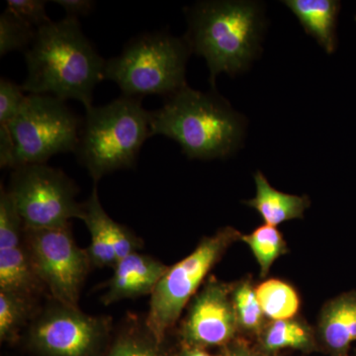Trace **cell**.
<instances>
[{
    "label": "cell",
    "mask_w": 356,
    "mask_h": 356,
    "mask_svg": "<svg viewBox=\"0 0 356 356\" xmlns=\"http://www.w3.org/2000/svg\"><path fill=\"white\" fill-rule=\"evenodd\" d=\"M305 31L317 40L327 54L337 48V20L339 4L336 0H286Z\"/></svg>",
    "instance_id": "16"
},
{
    "label": "cell",
    "mask_w": 356,
    "mask_h": 356,
    "mask_svg": "<svg viewBox=\"0 0 356 356\" xmlns=\"http://www.w3.org/2000/svg\"><path fill=\"white\" fill-rule=\"evenodd\" d=\"M53 2L63 7L67 16L74 18L88 15L95 6V2L91 0H54Z\"/></svg>",
    "instance_id": "28"
},
{
    "label": "cell",
    "mask_w": 356,
    "mask_h": 356,
    "mask_svg": "<svg viewBox=\"0 0 356 356\" xmlns=\"http://www.w3.org/2000/svg\"><path fill=\"white\" fill-rule=\"evenodd\" d=\"M86 111L74 154L95 184L109 173L135 168L151 138L152 114L140 98L122 95Z\"/></svg>",
    "instance_id": "4"
},
{
    "label": "cell",
    "mask_w": 356,
    "mask_h": 356,
    "mask_svg": "<svg viewBox=\"0 0 356 356\" xmlns=\"http://www.w3.org/2000/svg\"><path fill=\"white\" fill-rule=\"evenodd\" d=\"M47 3L43 0H8L6 9L39 29L53 22L47 14Z\"/></svg>",
    "instance_id": "27"
},
{
    "label": "cell",
    "mask_w": 356,
    "mask_h": 356,
    "mask_svg": "<svg viewBox=\"0 0 356 356\" xmlns=\"http://www.w3.org/2000/svg\"><path fill=\"white\" fill-rule=\"evenodd\" d=\"M105 228L118 261L143 247L142 241L130 229L114 221L108 214L105 217Z\"/></svg>",
    "instance_id": "26"
},
{
    "label": "cell",
    "mask_w": 356,
    "mask_h": 356,
    "mask_svg": "<svg viewBox=\"0 0 356 356\" xmlns=\"http://www.w3.org/2000/svg\"><path fill=\"white\" fill-rule=\"evenodd\" d=\"M191 49L186 40L163 32L131 40L120 55L106 60L104 79L129 97L175 95L186 86L185 70Z\"/></svg>",
    "instance_id": "5"
},
{
    "label": "cell",
    "mask_w": 356,
    "mask_h": 356,
    "mask_svg": "<svg viewBox=\"0 0 356 356\" xmlns=\"http://www.w3.org/2000/svg\"><path fill=\"white\" fill-rule=\"evenodd\" d=\"M110 324L107 318L56 302L32 323L29 343L42 356H95L108 337Z\"/></svg>",
    "instance_id": "10"
},
{
    "label": "cell",
    "mask_w": 356,
    "mask_h": 356,
    "mask_svg": "<svg viewBox=\"0 0 356 356\" xmlns=\"http://www.w3.org/2000/svg\"><path fill=\"white\" fill-rule=\"evenodd\" d=\"M7 191L25 228H60L83 216V203L76 201V185L63 170L47 163L14 168Z\"/></svg>",
    "instance_id": "8"
},
{
    "label": "cell",
    "mask_w": 356,
    "mask_h": 356,
    "mask_svg": "<svg viewBox=\"0 0 356 356\" xmlns=\"http://www.w3.org/2000/svg\"><path fill=\"white\" fill-rule=\"evenodd\" d=\"M83 121L64 100L50 95H28L8 126L13 145V168L47 163L58 154L74 153Z\"/></svg>",
    "instance_id": "7"
},
{
    "label": "cell",
    "mask_w": 356,
    "mask_h": 356,
    "mask_svg": "<svg viewBox=\"0 0 356 356\" xmlns=\"http://www.w3.org/2000/svg\"><path fill=\"white\" fill-rule=\"evenodd\" d=\"M231 295L238 330L250 334H261L266 325V316L252 282L243 280L236 283L232 287Z\"/></svg>",
    "instance_id": "22"
},
{
    "label": "cell",
    "mask_w": 356,
    "mask_h": 356,
    "mask_svg": "<svg viewBox=\"0 0 356 356\" xmlns=\"http://www.w3.org/2000/svg\"><path fill=\"white\" fill-rule=\"evenodd\" d=\"M33 300L17 293L0 290V339L14 343L27 324L33 310Z\"/></svg>",
    "instance_id": "21"
},
{
    "label": "cell",
    "mask_w": 356,
    "mask_h": 356,
    "mask_svg": "<svg viewBox=\"0 0 356 356\" xmlns=\"http://www.w3.org/2000/svg\"><path fill=\"white\" fill-rule=\"evenodd\" d=\"M264 316L271 321L295 318L300 308L296 290L282 280H269L255 288Z\"/></svg>",
    "instance_id": "19"
},
{
    "label": "cell",
    "mask_w": 356,
    "mask_h": 356,
    "mask_svg": "<svg viewBox=\"0 0 356 356\" xmlns=\"http://www.w3.org/2000/svg\"><path fill=\"white\" fill-rule=\"evenodd\" d=\"M22 86L1 77L0 79V127H8L19 113L27 95Z\"/></svg>",
    "instance_id": "25"
},
{
    "label": "cell",
    "mask_w": 356,
    "mask_h": 356,
    "mask_svg": "<svg viewBox=\"0 0 356 356\" xmlns=\"http://www.w3.org/2000/svg\"><path fill=\"white\" fill-rule=\"evenodd\" d=\"M222 356H266L257 353L247 344L242 343H231L226 346Z\"/></svg>",
    "instance_id": "29"
},
{
    "label": "cell",
    "mask_w": 356,
    "mask_h": 356,
    "mask_svg": "<svg viewBox=\"0 0 356 356\" xmlns=\"http://www.w3.org/2000/svg\"><path fill=\"white\" fill-rule=\"evenodd\" d=\"M232 287L211 277L192 299L180 334L187 348L226 346L238 330Z\"/></svg>",
    "instance_id": "11"
},
{
    "label": "cell",
    "mask_w": 356,
    "mask_h": 356,
    "mask_svg": "<svg viewBox=\"0 0 356 356\" xmlns=\"http://www.w3.org/2000/svg\"><path fill=\"white\" fill-rule=\"evenodd\" d=\"M242 234L232 227L220 229L213 236H205L191 254L168 271L154 288L149 301L146 325L147 331L163 343L168 332L177 324L185 306L197 294L206 276L227 250Z\"/></svg>",
    "instance_id": "6"
},
{
    "label": "cell",
    "mask_w": 356,
    "mask_h": 356,
    "mask_svg": "<svg viewBox=\"0 0 356 356\" xmlns=\"http://www.w3.org/2000/svg\"><path fill=\"white\" fill-rule=\"evenodd\" d=\"M261 343L266 353L285 348L310 350L315 346V334L307 323L298 318L271 321L261 330Z\"/></svg>",
    "instance_id": "18"
},
{
    "label": "cell",
    "mask_w": 356,
    "mask_h": 356,
    "mask_svg": "<svg viewBox=\"0 0 356 356\" xmlns=\"http://www.w3.org/2000/svg\"><path fill=\"white\" fill-rule=\"evenodd\" d=\"M27 76L21 84L29 95H50L92 107L93 91L104 79L106 60L83 34L79 19L67 17L37 29L25 51Z\"/></svg>",
    "instance_id": "1"
},
{
    "label": "cell",
    "mask_w": 356,
    "mask_h": 356,
    "mask_svg": "<svg viewBox=\"0 0 356 356\" xmlns=\"http://www.w3.org/2000/svg\"><path fill=\"white\" fill-rule=\"evenodd\" d=\"M20 217L7 189L0 191V290L34 299L44 290L23 240Z\"/></svg>",
    "instance_id": "12"
},
{
    "label": "cell",
    "mask_w": 356,
    "mask_h": 356,
    "mask_svg": "<svg viewBox=\"0 0 356 356\" xmlns=\"http://www.w3.org/2000/svg\"><path fill=\"white\" fill-rule=\"evenodd\" d=\"M23 240L44 289L58 303L77 307L91 264L86 250L76 245L70 225L49 229L24 227Z\"/></svg>",
    "instance_id": "9"
},
{
    "label": "cell",
    "mask_w": 356,
    "mask_h": 356,
    "mask_svg": "<svg viewBox=\"0 0 356 356\" xmlns=\"http://www.w3.org/2000/svg\"><path fill=\"white\" fill-rule=\"evenodd\" d=\"M241 241L248 245L254 254L261 267V277H266L273 262L288 252L282 234L270 225L264 224L248 235L242 234Z\"/></svg>",
    "instance_id": "20"
},
{
    "label": "cell",
    "mask_w": 356,
    "mask_h": 356,
    "mask_svg": "<svg viewBox=\"0 0 356 356\" xmlns=\"http://www.w3.org/2000/svg\"><path fill=\"white\" fill-rule=\"evenodd\" d=\"M151 114V137L175 140L189 159L227 158L242 143V116L214 92L184 86Z\"/></svg>",
    "instance_id": "2"
},
{
    "label": "cell",
    "mask_w": 356,
    "mask_h": 356,
    "mask_svg": "<svg viewBox=\"0 0 356 356\" xmlns=\"http://www.w3.org/2000/svg\"><path fill=\"white\" fill-rule=\"evenodd\" d=\"M181 356H213L209 355V353H206L205 350H202V348H187L186 350L184 351Z\"/></svg>",
    "instance_id": "30"
},
{
    "label": "cell",
    "mask_w": 356,
    "mask_h": 356,
    "mask_svg": "<svg viewBox=\"0 0 356 356\" xmlns=\"http://www.w3.org/2000/svg\"><path fill=\"white\" fill-rule=\"evenodd\" d=\"M187 19L184 39L191 51L205 58L212 86L220 74L234 76L257 55L264 21L255 2H199L188 9Z\"/></svg>",
    "instance_id": "3"
},
{
    "label": "cell",
    "mask_w": 356,
    "mask_h": 356,
    "mask_svg": "<svg viewBox=\"0 0 356 356\" xmlns=\"http://www.w3.org/2000/svg\"><path fill=\"white\" fill-rule=\"evenodd\" d=\"M105 212L97 186L95 184L88 200L83 203V212L81 219L88 227L90 234L91 242L86 248L91 266L95 267H113L116 266L118 259L112 247L105 228Z\"/></svg>",
    "instance_id": "17"
},
{
    "label": "cell",
    "mask_w": 356,
    "mask_h": 356,
    "mask_svg": "<svg viewBox=\"0 0 356 356\" xmlns=\"http://www.w3.org/2000/svg\"><path fill=\"white\" fill-rule=\"evenodd\" d=\"M168 269L163 262L139 252L124 257L114 266L103 303L108 306L121 300L152 295Z\"/></svg>",
    "instance_id": "13"
},
{
    "label": "cell",
    "mask_w": 356,
    "mask_h": 356,
    "mask_svg": "<svg viewBox=\"0 0 356 356\" xmlns=\"http://www.w3.org/2000/svg\"><path fill=\"white\" fill-rule=\"evenodd\" d=\"M255 197L245 202L259 213L266 225L276 227L282 222L302 219L310 206L308 196L293 195L276 191L261 172L254 175Z\"/></svg>",
    "instance_id": "15"
},
{
    "label": "cell",
    "mask_w": 356,
    "mask_h": 356,
    "mask_svg": "<svg viewBox=\"0 0 356 356\" xmlns=\"http://www.w3.org/2000/svg\"><path fill=\"white\" fill-rule=\"evenodd\" d=\"M321 341L334 356H348L356 341V291L339 295L327 302L318 320Z\"/></svg>",
    "instance_id": "14"
},
{
    "label": "cell",
    "mask_w": 356,
    "mask_h": 356,
    "mask_svg": "<svg viewBox=\"0 0 356 356\" xmlns=\"http://www.w3.org/2000/svg\"><path fill=\"white\" fill-rule=\"evenodd\" d=\"M106 356H165L161 343L142 327H129L122 332Z\"/></svg>",
    "instance_id": "24"
},
{
    "label": "cell",
    "mask_w": 356,
    "mask_h": 356,
    "mask_svg": "<svg viewBox=\"0 0 356 356\" xmlns=\"http://www.w3.org/2000/svg\"><path fill=\"white\" fill-rule=\"evenodd\" d=\"M36 32V28L6 9L0 15V57L13 51H27Z\"/></svg>",
    "instance_id": "23"
}]
</instances>
